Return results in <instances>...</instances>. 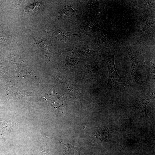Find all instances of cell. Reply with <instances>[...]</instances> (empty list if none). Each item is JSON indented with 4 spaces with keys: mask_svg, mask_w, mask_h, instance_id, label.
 Returning a JSON list of instances; mask_svg holds the SVG:
<instances>
[{
    "mask_svg": "<svg viewBox=\"0 0 155 155\" xmlns=\"http://www.w3.org/2000/svg\"><path fill=\"white\" fill-rule=\"evenodd\" d=\"M130 63L131 74L133 81L139 85L147 83L146 71L138 61L135 53L130 46H126Z\"/></svg>",
    "mask_w": 155,
    "mask_h": 155,
    "instance_id": "obj_1",
    "label": "cell"
},
{
    "mask_svg": "<svg viewBox=\"0 0 155 155\" xmlns=\"http://www.w3.org/2000/svg\"><path fill=\"white\" fill-rule=\"evenodd\" d=\"M155 84L150 86L137 97L134 104L133 110L136 115L140 117H148L146 108L147 104L155 98Z\"/></svg>",
    "mask_w": 155,
    "mask_h": 155,
    "instance_id": "obj_2",
    "label": "cell"
},
{
    "mask_svg": "<svg viewBox=\"0 0 155 155\" xmlns=\"http://www.w3.org/2000/svg\"><path fill=\"white\" fill-rule=\"evenodd\" d=\"M115 55L109 53L104 56V58L108 68V78L106 88L111 90L115 86L122 84H125L119 75L115 66L114 61Z\"/></svg>",
    "mask_w": 155,
    "mask_h": 155,
    "instance_id": "obj_3",
    "label": "cell"
},
{
    "mask_svg": "<svg viewBox=\"0 0 155 155\" xmlns=\"http://www.w3.org/2000/svg\"><path fill=\"white\" fill-rule=\"evenodd\" d=\"M43 98L55 107H59L63 105V101L61 96L52 92H47L43 95Z\"/></svg>",
    "mask_w": 155,
    "mask_h": 155,
    "instance_id": "obj_4",
    "label": "cell"
},
{
    "mask_svg": "<svg viewBox=\"0 0 155 155\" xmlns=\"http://www.w3.org/2000/svg\"><path fill=\"white\" fill-rule=\"evenodd\" d=\"M113 127H107L97 131L93 136L94 140L97 142L101 143L110 139Z\"/></svg>",
    "mask_w": 155,
    "mask_h": 155,
    "instance_id": "obj_5",
    "label": "cell"
},
{
    "mask_svg": "<svg viewBox=\"0 0 155 155\" xmlns=\"http://www.w3.org/2000/svg\"><path fill=\"white\" fill-rule=\"evenodd\" d=\"M47 32L50 33L55 38L63 41L71 39L78 35L73 34L62 30H55L49 31Z\"/></svg>",
    "mask_w": 155,
    "mask_h": 155,
    "instance_id": "obj_6",
    "label": "cell"
},
{
    "mask_svg": "<svg viewBox=\"0 0 155 155\" xmlns=\"http://www.w3.org/2000/svg\"><path fill=\"white\" fill-rule=\"evenodd\" d=\"M14 125L11 124L4 121H0V133L1 135H9Z\"/></svg>",
    "mask_w": 155,
    "mask_h": 155,
    "instance_id": "obj_7",
    "label": "cell"
},
{
    "mask_svg": "<svg viewBox=\"0 0 155 155\" xmlns=\"http://www.w3.org/2000/svg\"><path fill=\"white\" fill-rule=\"evenodd\" d=\"M80 149L69 144H65V155H80Z\"/></svg>",
    "mask_w": 155,
    "mask_h": 155,
    "instance_id": "obj_8",
    "label": "cell"
},
{
    "mask_svg": "<svg viewBox=\"0 0 155 155\" xmlns=\"http://www.w3.org/2000/svg\"><path fill=\"white\" fill-rule=\"evenodd\" d=\"M37 42L39 45L44 50L50 49L51 48V44L50 41L43 38L38 39Z\"/></svg>",
    "mask_w": 155,
    "mask_h": 155,
    "instance_id": "obj_9",
    "label": "cell"
},
{
    "mask_svg": "<svg viewBox=\"0 0 155 155\" xmlns=\"http://www.w3.org/2000/svg\"><path fill=\"white\" fill-rule=\"evenodd\" d=\"M73 9L70 8H66L63 9L61 12V15L64 16H69L75 13Z\"/></svg>",
    "mask_w": 155,
    "mask_h": 155,
    "instance_id": "obj_10",
    "label": "cell"
}]
</instances>
